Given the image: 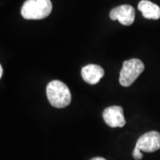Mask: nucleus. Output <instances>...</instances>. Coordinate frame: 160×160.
<instances>
[{"mask_svg":"<svg viewBox=\"0 0 160 160\" xmlns=\"http://www.w3.org/2000/svg\"><path fill=\"white\" fill-rule=\"evenodd\" d=\"M46 95L52 107L62 109L71 102V93L68 86L59 80H53L46 86Z\"/></svg>","mask_w":160,"mask_h":160,"instance_id":"obj_1","label":"nucleus"},{"mask_svg":"<svg viewBox=\"0 0 160 160\" xmlns=\"http://www.w3.org/2000/svg\"><path fill=\"white\" fill-rule=\"evenodd\" d=\"M51 0H27L24 2L21 13L26 20H42L51 13Z\"/></svg>","mask_w":160,"mask_h":160,"instance_id":"obj_2","label":"nucleus"},{"mask_svg":"<svg viewBox=\"0 0 160 160\" xmlns=\"http://www.w3.org/2000/svg\"><path fill=\"white\" fill-rule=\"evenodd\" d=\"M144 70V64L139 59H131L123 62L119 75V83L122 86L128 87L134 83Z\"/></svg>","mask_w":160,"mask_h":160,"instance_id":"obj_3","label":"nucleus"},{"mask_svg":"<svg viewBox=\"0 0 160 160\" xmlns=\"http://www.w3.org/2000/svg\"><path fill=\"white\" fill-rule=\"evenodd\" d=\"M135 149L144 152H155L160 149V132L151 131L144 133L138 139Z\"/></svg>","mask_w":160,"mask_h":160,"instance_id":"obj_4","label":"nucleus"},{"mask_svg":"<svg viewBox=\"0 0 160 160\" xmlns=\"http://www.w3.org/2000/svg\"><path fill=\"white\" fill-rule=\"evenodd\" d=\"M109 17L112 21H118L122 25H132L135 19L134 8L129 5H122L113 8L109 12Z\"/></svg>","mask_w":160,"mask_h":160,"instance_id":"obj_5","label":"nucleus"},{"mask_svg":"<svg viewBox=\"0 0 160 160\" xmlns=\"http://www.w3.org/2000/svg\"><path fill=\"white\" fill-rule=\"evenodd\" d=\"M105 123L112 128L123 127L126 125L124 109L120 106H110L104 109L102 113Z\"/></svg>","mask_w":160,"mask_h":160,"instance_id":"obj_6","label":"nucleus"},{"mask_svg":"<svg viewBox=\"0 0 160 160\" xmlns=\"http://www.w3.org/2000/svg\"><path fill=\"white\" fill-rule=\"evenodd\" d=\"M81 75L83 79L90 85H96L104 76V69L96 64H88L82 68Z\"/></svg>","mask_w":160,"mask_h":160,"instance_id":"obj_7","label":"nucleus"},{"mask_svg":"<svg viewBox=\"0 0 160 160\" xmlns=\"http://www.w3.org/2000/svg\"><path fill=\"white\" fill-rule=\"evenodd\" d=\"M138 9L146 19L158 20L160 18V7L149 0H142L138 4Z\"/></svg>","mask_w":160,"mask_h":160,"instance_id":"obj_8","label":"nucleus"},{"mask_svg":"<svg viewBox=\"0 0 160 160\" xmlns=\"http://www.w3.org/2000/svg\"><path fill=\"white\" fill-rule=\"evenodd\" d=\"M132 157H133V158L135 160H141L142 158V154L141 150L134 148L133 152H132Z\"/></svg>","mask_w":160,"mask_h":160,"instance_id":"obj_9","label":"nucleus"},{"mask_svg":"<svg viewBox=\"0 0 160 160\" xmlns=\"http://www.w3.org/2000/svg\"><path fill=\"white\" fill-rule=\"evenodd\" d=\"M91 160H106V159H105V158H103L97 157V158H92Z\"/></svg>","mask_w":160,"mask_h":160,"instance_id":"obj_10","label":"nucleus"},{"mask_svg":"<svg viewBox=\"0 0 160 160\" xmlns=\"http://www.w3.org/2000/svg\"><path fill=\"white\" fill-rule=\"evenodd\" d=\"M3 72H4V70H3V67H2V66H0V78H2V77H3Z\"/></svg>","mask_w":160,"mask_h":160,"instance_id":"obj_11","label":"nucleus"}]
</instances>
